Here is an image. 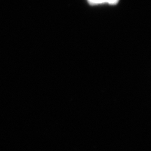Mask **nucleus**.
Returning a JSON list of instances; mask_svg holds the SVG:
<instances>
[{
  "instance_id": "nucleus-1",
  "label": "nucleus",
  "mask_w": 151,
  "mask_h": 151,
  "mask_svg": "<svg viewBox=\"0 0 151 151\" xmlns=\"http://www.w3.org/2000/svg\"><path fill=\"white\" fill-rule=\"evenodd\" d=\"M90 3L92 4H99L107 3L109 4H116L118 0H88Z\"/></svg>"
}]
</instances>
